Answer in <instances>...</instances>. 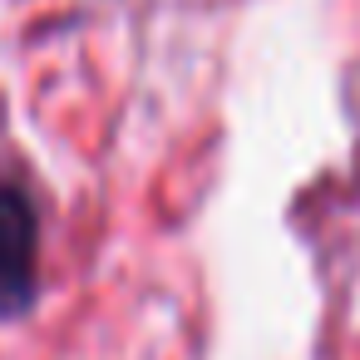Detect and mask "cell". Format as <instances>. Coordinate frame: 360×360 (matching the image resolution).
Returning a JSON list of instances; mask_svg holds the SVG:
<instances>
[{"mask_svg": "<svg viewBox=\"0 0 360 360\" xmlns=\"http://www.w3.org/2000/svg\"><path fill=\"white\" fill-rule=\"evenodd\" d=\"M40 291V217L20 183H0V316H20Z\"/></svg>", "mask_w": 360, "mask_h": 360, "instance_id": "cell-1", "label": "cell"}]
</instances>
